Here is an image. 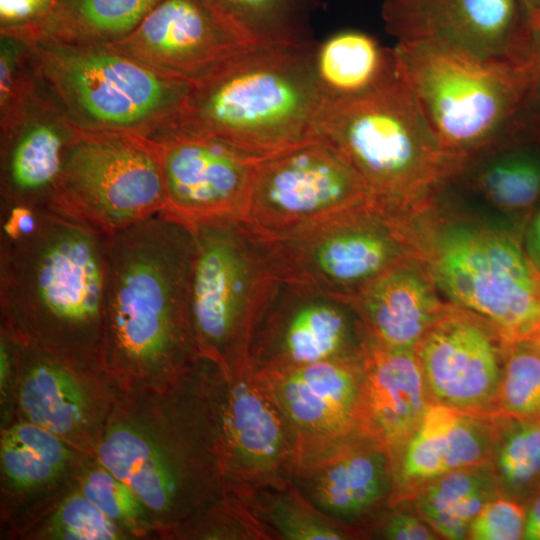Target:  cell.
<instances>
[{"label":"cell","instance_id":"cell-1","mask_svg":"<svg viewBox=\"0 0 540 540\" xmlns=\"http://www.w3.org/2000/svg\"><path fill=\"white\" fill-rule=\"evenodd\" d=\"M193 256L191 230L165 212L110 236L100 367L117 392L165 387L200 362Z\"/></svg>","mask_w":540,"mask_h":540},{"label":"cell","instance_id":"cell-2","mask_svg":"<svg viewBox=\"0 0 540 540\" xmlns=\"http://www.w3.org/2000/svg\"><path fill=\"white\" fill-rule=\"evenodd\" d=\"M109 250V235L38 208L26 229L1 236V326L21 343L102 372Z\"/></svg>","mask_w":540,"mask_h":540},{"label":"cell","instance_id":"cell-3","mask_svg":"<svg viewBox=\"0 0 540 540\" xmlns=\"http://www.w3.org/2000/svg\"><path fill=\"white\" fill-rule=\"evenodd\" d=\"M316 45L257 44L227 58L191 82L168 129L214 137L259 158L317 140L325 101Z\"/></svg>","mask_w":540,"mask_h":540},{"label":"cell","instance_id":"cell-4","mask_svg":"<svg viewBox=\"0 0 540 540\" xmlns=\"http://www.w3.org/2000/svg\"><path fill=\"white\" fill-rule=\"evenodd\" d=\"M184 378L118 392L95 454L147 506L159 536L172 535L201 506L215 464L222 467L218 438L206 440L179 399Z\"/></svg>","mask_w":540,"mask_h":540},{"label":"cell","instance_id":"cell-5","mask_svg":"<svg viewBox=\"0 0 540 540\" xmlns=\"http://www.w3.org/2000/svg\"><path fill=\"white\" fill-rule=\"evenodd\" d=\"M317 140L350 165L375 204L412 215L465 166L440 145L399 78L366 96L325 104Z\"/></svg>","mask_w":540,"mask_h":540},{"label":"cell","instance_id":"cell-6","mask_svg":"<svg viewBox=\"0 0 540 540\" xmlns=\"http://www.w3.org/2000/svg\"><path fill=\"white\" fill-rule=\"evenodd\" d=\"M25 41L39 93L79 131L150 138L176 121L191 88L108 44Z\"/></svg>","mask_w":540,"mask_h":540},{"label":"cell","instance_id":"cell-7","mask_svg":"<svg viewBox=\"0 0 540 540\" xmlns=\"http://www.w3.org/2000/svg\"><path fill=\"white\" fill-rule=\"evenodd\" d=\"M398 78L426 124L466 163L516 132L528 65L479 59L443 47L397 42Z\"/></svg>","mask_w":540,"mask_h":540},{"label":"cell","instance_id":"cell-8","mask_svg":"<svg viewBox=\"0 0 540 540\" xmlns=\"http://www.w3.org/2000/svg\"><path fill=\"white\" fill-rule=\"evenodd\" d=\"M190 230V315L198 354L220 371L247 366L254 330L280 288L265 244L239 218Z\"/></svg>","mask_w":540,"mask_h":540},{"label":"cell","instance_id":"cell-9","mask_svg":"<svg viewBox=\"0 0 540 540\" xmlns=\"http://www.w3.org/2000/svg\"><path fill=\"white\" fill-rule=\"evenodd\" d=\"M420 254L451 303L506 342L540 338V272L509 234L473 222L417 226Z\"/></svg>","mask_w":540,"mask_h":540},{"label":"cell","instance_id":"cell-10","mask_svg":"<svg viewBox=\"0 0 540 540\" xmlns=\"http://www.w3.org/2000/svg\"><path fill=\"white\" fill-rule=\"evenodd\" d=\"M262 241L282 286L345 304L381 273L420 253L413 216L374 202Z\"/></svg>","mask_w":540,"mask_h":540},{"label":"cell","instance_id":"cell-11","mask_svg":"<svg viewBox=\"0 0 540 540\" xmlns=\"http://www.w3.org/2000/svg\"><path fill=\"white\" fill-rule=\"evenodd\" d=\"M158 143L149 137L76 130L46 209L106 235L164 212Z\"/></svg>","mask_w":540,"mask_h":540},{"label":"cell","instance_id":"cell-12","mask_svg":"<svg viewBox=\"0 0 540 540\" xmlns=\"http://www.w3.org/2000/svg\"><path fill=\"white\" fill-rule=\"evenodd\" d=\"M370 202L350 165L315 140L257 161L241 220L255 236L269 241Z\"/></svg>","mask_w":540,"mask_h":540},{"label":"cell","instance_id":"cell-13","mask_svg":"<svg viewBox=\"0 0 540 540\" xmlns=\"http://www.w3.org/2000/svg\"><path fill=\"white\" fill-rule=\"evenodd\" d=\"M17 345L15 420L41 426L79 453L95 457L117 390L98 370L33 345Z\"/></svg>","mask_w":540,"mask_h":540},{"label":"cell","instance_id":"cell-14","mask_svg":"<svg viewBox=\"0 0 540 540\" xmlns=\"http://www.w3.org/2000/svg\"><path fill=\"white\" fill-rule=\"evenodd\" d=\"M397 42L427 43L479 59L528 65L533 29L522 0H383Z\"/></svg>","mask_w":540,"mask_h":540},{"label":"cell","instance_id":"cell-15","mask_svg":"<svg viewBox=\"0 0 540 540\" xmlns=\"http://www.w3.org/2000/svg\"><path fill=\"white\" fill-rule=\"evenodd\" d=\"M505 344L486 320L446 303L414 349L432 403L494 415Z\"/></svg>","mask_w":540,"mask_h":540},{"label":"cell","instance_id":"cell-16","mask_svg":"<svg viewBox=\"0 0 540 540\" xmlns=\"http://www.w3.org/2000/svg\"><path fill=\"white\" fill-rule=\"evenodd\" d=\"M150 138L160 149L166 214L189 229L209 220L242 218L261 158L214 137L178 129Z\"/></svg>","mask_w":540,"mask_h":540},{"label":"cell","instance_id":"cell-17","mask_svg":"<svg viewBox=\"0 0 540 540\" xmlns=\"http://www.w3.org/2000/svg\"><path fill=\"white\" fill-rule=\"evenodd\" d=\"M108 45L156 71L192 82L257 44L205 0H160L129 35Z\"/></svg>","mask_w":540,"mask_h":540},{"label":"cell","instance_id":"cell-18","mask_svg":"<svg viewBox=\"0 0 540 540\" xmlns=\"http://www.w3.org/2000/svg\"><path fill=\"white\" fill-rule=\"evenodd\" d=\"M215 367V366H214ZM217 393H207L217 428L222 468L269 479L290 454L285 415L264 372L252 364L231 371L216 367Z\"/></svg>","mask_w":540,"mask_h":540},{"label":"cell","instance_id":"cell-19","mask_svg":"<svg viewBox=\"0 0 540 540\" xmlns=\"http://www.w3.org/2000/svg\"><path fill=\"white\" fill-rule=\"evenodd\" d=\"M359 359L357 432L387 452L395 471L432 401L414 349L388 347L365 335Z\"/></svg>","mask_w":540,"mask_h":540},{"label":"cell","instance_id":"cell-20","mask_svg":"<svg viewBox=\"0 0 540 540\" xmlns=\"http://www.w3.org/2000/svg\"><path fill=\"white\" fill-rule=\"evenodd\" d=\"M286 420L304 443H331L357 432L361 391L359 352L263 371Z\"/></svg>","mask_w":540,"mask_h":540},{"label":"cell","instance_id":"cell-21","mask_svg":"<svg viewBox=\"0 0 540 540\" xmlns=\"http://www.w3.org/2000/svg\"><path fill=\"white\" fill-rule=\"evenodd\" d=\"M493 416L431 403L395 467L393 500H409L426 484L455 470L487 464Z\"/></svg>","mask_w":540,"mask_h":540},{"label":"cell","instance_id":"cell-22","mask_svg":"<svg viewBox=\"0 0 540 540\" xmlns=\"http://www.w3.org/2000/svg\"><path fill=\"white\" fill-rule=\"evenodd\" d=\"M438 291L418 253L381 273L346 304L370 339L392 348L415 349L446 305Z\"/></svg>","mask_w":540,"mask_h":540},{"label":"cell","instance_id":"cell-23","mask_svg":"<svg viewBox=\"0 0 540 540\" xmlns=\"http://www.w3.org/2000/svg\"><path fill=\"white\" fill-rule=\"evenodd\" d=\"M76 129L39 93L2 134V202L46 208Z\"/></svg>","mask_w":540,"mask_h":540},{"label":"cell","instance_id":"cell-24","mask_svg":"<svg viewBox=\"0 0 540 540\" xmlns=\"http://www.w3.org/2000/svg\"><path fill=\"white\" fill-rule=\"evenodd\" d=\"M272 301L267 331L268 368L305 365L355 355L349 306L337 300L297 291L280 284ZM361 346V345H360Z\"/></svg>","mask_w":540,"mask_h":540},{"label":"cell","instance_id":"cell-25","mask_svg":"<svg viewBox=\"0 0 540 540\" xmlns=\"http://www.w3.org/2000/svg\"><path fill=\"white\" fill-rule=\"evenodd\" d=\"M88 458L47 429L14 420L1 432L2 496L20 503L54 495L74 483Z\"/></svg>","mask_w":540,"mask_h":540},{"label":"cell","instance_id":"cell-26","mask_svg":"<svg viewBox=\"0 0 540 540\" xmlns=\"http://www.w3.org/2000/svg\"><path fill=\"white\" fill-rule=\"evenodd\" d=\"M312 480L315 501L344 517L366 514L394 492V470L387 452L369 440L342 446L322 459Z\"/></svg>","mask_w":540,"mask_h":540},{"label":"cell","instance_id":"cell-27","mask_svg":"<svg viewBox=\"0 0 540 540\" xmlns=\"http://www.w3.org/2000/svg\"><path fill=\"white\" fill-rule=\"evenodd\" d=\"M314 71L325 104L366 96L398 79L393 48L354 30L316 45Z\"/></svg>","mask_w":540,"mask_h":540},{"label":"cell","instance_id":"cell-28","mask_svg":"<svg viewBox=\"0 0 540 540\" xmlns=\"http://www.w3.org/2000/svg\"><path fill=\"white\" fill-rule=\"evenodd\" d=\"M160 0H56L34 25L5 32L24 40L111 44L129 35Z\"/></svg>","mask_w":540,"mask_h":540},{"label":"cell","instance_id":"cell-29","mask_svg":"<svg viewBox=\"0 0 540 540\" xmlns=\"http://www.w3.org/2000/svg\"><path fill=\"white\" fill-rule=\"evenodd\" d=\"M500 496L489 464L455 470L416 491L417 514L445 539H467L469 527L491 499Z\"/></svg>","mask_w":540,"mask_h":540},{"label":"cell","instance_id":"cell-30","mask_svg":"<svg viewBox=\"0 0 540 540\" xmlns=\"http://www.w3.org/2000/svg\"><path fill=\"white\" fill-rule=\"evenodd\" d=\"M477 155L473 184L493 204L516 210L540 198V140L515 133Z\"/></svg>","mask_w":540,"mask_h":540},{"label":"cell","instance_id":"cell-31","mask_svg":"<svg viewBox=\"0 0 540 540\" xmlns=\"http://www.w3.org/2000/svg\"><path fill=\"white\" fill-rule=\"evenodd\" d=\"M488 464L499 495L526 505L540 490V416L494 414Z\"/></svg>","mask_w":540,"mask_h":540},{"label":"cell","instance_id":"cell-32","mask_svg":"<svg viewBox=\"0 0 540 540\" xmlns=\"http://www.w3.org/2000/svg\"><path fill=\"white\" fill-rule=\"evenodd\" d=\"M252 42L311 46L318 0H205Z\"/></svg>","mask_w":540,"mask_h":540},{"label":"cell","instance_id":"cell-33","mask_svg":"<svg viewBox=\"0 0 540 540\" xmlns=\"http://www.w3.org/2000/svg\"><path fill=\"white\" fill-rule=\"evenodd\" d=\"M74 483L130 539L158 535L154 519L143 501L95 457L84 462Z\"/></svg>","mask_w":540,"mask_h":540},{"label":"cell","instance_id":"cell-34","mask_svg":"<svg viewBox=\"0 0 540 540\" xmlns=\"http://www.w3.org/2000/svg\"><path fill=\"white\" fill-rule=\"evenodd\" d=\"M495 414L540 416V338L506 342Z\"/></svg>","mask_w":540,"mask_h":540},{"label":"cell","instance_id":"cell-35","mask_svg":"<svg viewBox=\"0 0 540 540\" xmlns=\"http://www.w3.org/2000/svg\"><path fill=\"white\" fill-rule=\"evenodd\" d=\"M30 535L50 540L130 539L75 483L59 498L37 531Z\"/></svg>","mask_w":540,"mask_h":540},{"label":"cell","instance_id":"cell-36","mask_svg":"<svg viewBox=\"0 0 540 540\" xmlns=\"http://www.w3.org/2000/svg\"><path fill=\"white\" fill-rule=\"evenodd\" d=\"M525 505L511 498L497 496L488 501L472 521L467 539H523Z\"/></svg>","mask_w":540,"mask_h":540},{"label":"cell","instance_id":"cell-37","mask_svg":"<svg viewBox=\"0 0 540 540\" xmlns=\"http://www.w3.org/2000/svg\"><path fill=\"white\" fill-rule=\"evenodd\" d=\"M270 514L277 529L287 539L335 540L344 538L342 530L299 504L276 503Z\"/></svg>","mask_w":540,"mask_h":540},{"label":"cell","instance_id":"cell-38","mask_svg":"<svg viewBox=\"0 0 540 540\" xmlns=\"http://www.w3.org/2000/svg\"><path fill=\"white\" fill-rule=\"evenodd\" d=\"M516 132L540 140V30L533 29V50Z\"/></svg>","mask_w":540,"mask_h":540},{"label":"cell","instance_id":"cell-39","mask_svg":"<svg viewBox=\"0 0 540 540\" xmlns=\"http://www.w3.org/2000/svg\"><path fill=\"white\" fill-rule=\"evenodd\" d=\"M56 0H0L1 32L30 27L46 17Z\"/></svg>","mask_w":540,"mask_h":540},{"label":"cell","instance_id":"cell-40","mask_svg":"<svg viewBox=\"0 0 540 540\" xmlns=\"http://www.w3.org/2000/svg\"><path fill=\"white\" fill-rule=\"evenodd\" d=\"M18 345L11 333L0 329V392L4 424L13 416L14 384Z\"/></svg>","mask_w":540,"mask_h":540},{"label":"cell","instance_id":"cell-41","mask_svg":"<svg viewBox=\"0 0 540 540\" xmlns=\"http://www.w3.org/2000/svg\"><path fill=\"white\" fill-rule=\"evenodd\" d=\"M384 535L391 540H434L438 534L421 516L409 512H396L389 517Z\"/></svg>","mask_w":540,"mask_h":540},{"label":"cell","instance_id":"cell-42","mask_svg":"<svg viewBox=\"0 0 540 540\" xmlns=\"http://www.w3.org/2000/svg\"><path fill=\"white\" fill-rule=\"evenodd\" d=\"M523 539L540 540V490L526 503Z\"/></svg>","mask_w":540,"mask_h":540},{"label":"cell","instance_id":"cell-43","mask_svg":"<svg viewBox=\"0 0 540 540\" xmlns=\"http://www.w3.org/2000/svg\"><path fill=\"white\" fill-rule=\"evenodd\" d=\"M526 242L527 255L535 268L540 272V210L529 226Z\"/></svg>","mask_w":540,"mask_h":540},{"label":"cell","instance_id":"cell-44","mask_svg":"<svg viewBox=\"0 0 540 540\" xmlns=\"http://www.w3.org/2000/svg\"><path fill=\"white\" fill-rule=\"evenodd\" d=\"M539 0H522L529 22L531 24Z\"/></svg>","mask_w":540,"mask_h":540},{"label":"cell","instance_id":"cell-45","mask_svg":"<svg viewBox=\"0 0 540 540\" xmlns=\"http://www.w3.org/2000/svg\"><path fill=\"white\" fill-rule=\"evenodd\" d=\"M531 26L532 29L540 30V0L538 1V5L531 22Z\"/></svg>","mask_w":540,"mask_h":540}]
</instances>
